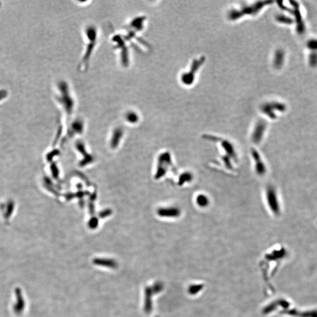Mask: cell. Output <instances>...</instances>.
I'll list each match as a JSON object with an SVG mask.
<instances>
[{"instance_id": "cell-7", "label": "cell", "mask_w": 317, "mask_h": 317, "mask_svg": "<svg viewBox=\"0 0 317 317\" xmlns=\"http://www.w3.org/2000/svg\"><path fill=\"white\" fill-rule=\"evenodd\" d=\"M288 313L290 315L298 317H317V311H306V312H299L296 310H291Z\"/></svg>"}, {"instance_id": "cell-11", "label": "cell", "mask_w": 317, "mask_h": 317, "mask_svg": "<svg viewBox=\"0 0 317 317\" xmlns=\"http://www.w3.org/2000/svg\"><path fill=\"white\" fill-rule=\"evenodd\" d=\"M196 202L200 207H205L209 204V200L208 197L204 194H199L196 197Z\"/></svg>"}, {"instance_id": "cell-4", "label": "cell", "mask_w": 317, "mask_h": 317, "mask_svg": "<svg viewBox=\"0 0 317 317\" xmlns=\"http://www.w3.org/2000/svg\"><path fill=\"white\" fill-rule=\"evenodd\" d=\"M266 198L267 203L272 212L275 214H278L280 213V206L278 202V199L276 194V192L274 188L272 186H269L266 190Z\"/></svg>"}, {"instance_id": "cell-6", "label": "cell", "mask_w": 317, "mask_h": 317, "mask_svg": "<svg viewBox=\"0 0 317 317\" xmlns=\"http://www.w3.org/2000/svg\"><path fill=\"white\" fill-rule=\"evenodd\" d=\"M266 129V123L263 120L259 121L256 125L252 134V140L255 144H258L262 140Z\"/></svg>"}, {"instance_id": "cell-9", "label": "cell", "mask_w": 317, "mask_h": 317, "mask_svg": "<svg viewBox=\"0 0 317 317\" xmlns=\"http://www.w3.org/2000/svg\"><path fill=\"white\" fill-rule=\"evenodd\" d=\"M181 211L178 208H163L160 211L161 214L166 217H178L179 216Z\"/></svg>"}, {"instance_id": "cell-1", "label": "cell", "mask_w": 317, "mask_h": 317, "mask_svg": "<svg viewBox=\"0 0 317 317\" xmlns=\"http://www.w3.org/2000/svg\"><path fill=\"white\" fill-rule=\"evenodd\" d=\"M270 2H272L271 1H260V2H257L256 4L252 5L246 7H244L243 8H242L240 11H238V10L232 11L228 14V18H230V20H237L238 18L241 17L244 15H246V14H248V15H255L256 14H257L261 10V9L264 5H267V4H269Z\"/></svg>"}, {"instance_id": "cell-12", "label": "cell", "mask_w": 317, "mask_h": 317, "mask_svg": "<svg viewBox=\"0 0 317 317\" xmlns=\"http://www.w3.org/2000/svg\"><path fill=\"white\" fill-rule=\"evenodd\" d=\"M192 178H193V176L192 175V173H189V172H187V173H184L182 175V176L181 178V184H184V182L187 181V182H190L192 180Z\"/></svg>"}, {"instance_id": "cell-13", "label": "cell", "mask_w": 317, "mask_h": 317, "mask_svg": "<svg viewBox=\"0 0 317 317\" xmlns=\"http://www.w3.org/2000/svg\"><path fill=\"white\" fill-rule=\"evenodd\" d=\"M126 118L129 122H136V120L137 121V120L138 119V117H137V114H136L135 112H128V113L126 115Z\"/></svg>"}, {"instance_id": "cell-2", "label": "cell", "mask_w": 317, "mask_h": 317, "mask_svg": "<svg viewBox=\"0 0 317 317\" xmlns=\"http://www.w3.org/2000/svg\"><path fill=\"white\" fill-rule=\"evenodd\" d=\"M87 28V29L86 30L85 33L88 38V44L87 45V47L85 49V53L84 55L81 62V64H84L85 65L88 63V61L91 57L92 51H93V49L96 45L97 38V31L95 27L88 26Z\"/></svg>"}, {"instance_id": "cell-3", "label": "cell", "mask_w": 317, "mask_h": 317, "mask_svg": "<svg viewBox=\"0 0 317 317\" xmlns=\"http://www.w3.org/2000/svg\"><path fill=\"white\" fill-rule=\"evenodd\" d=\"M205 61V58L202 57L199 59H195L193 61L192 65V68L189 72L184 73L181 76V81L186 85H190L193 82L194 78V74L200 67L203 64Z\"/></svg>"}, {"instance_id": "cell-5", "label": "cell", "mask_w": 317, "mask_h": 317, "mask_svg": "<svg viewBox=\"0 0 317 317\" xmlns=\"http://www.w3.org/2000/svg\"><path fill=\"white\" fill-rule=\"evenodd\" d=\"M251 153L252 158L254 161V169L257 174L259 176H263L265 175L267 170L259 152L255 149H252Z\"/></svg>"}, {"instance_id": "cell-8", "label": "cell", "mask_w": 317, "mask_h": 317, "mask_svg": "<svg viewBox=\"0 0 317 317\" xmlns=\"http://www.w3.org/2000/svg\"><path fill=\"white\" fill-rule=\"evenodd\" d=\"M151 296H152V290L150 287H147L145 289V310L147 313H149L151 311Z\"/></svg>"}, {"instance_id": "cell-10", "label": "cell", "mask_w": 317, "mask_h": 317, "mask_svg": "<svg viewBox=\"0 0 317 317\" xmlns=\"http://www.w3.org/2000/svg\"><path fill=\"white\" fill-rule=\"evenodd\" d=\"M95 264H98L102 266L108 267L111 268H114L116 267V263L112 260L108 259H95L94 261Z\"/></svg>"}]
</instances>
